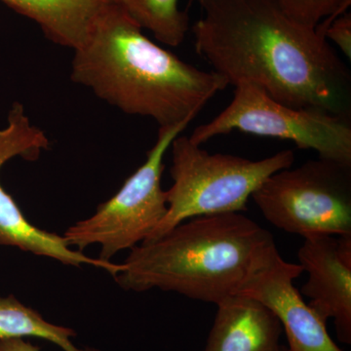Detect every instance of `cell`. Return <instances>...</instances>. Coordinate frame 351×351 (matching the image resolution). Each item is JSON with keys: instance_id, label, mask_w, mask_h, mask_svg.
Instances as JSON below:
<instances>
[{"instance_id": "1", "label": "cell", "mask_w": 351, "mask_h": 351, "mask_svg": "<svg viewBox=\"0 0 351 351\" xmlns=\"http://www.w3.org/2000/svg\"><path fill=\"white\" fill-rule=\"evenodd\" d=\"M196 53L228 85L250 83L288 107L351 119V73L325 36L276 0H197Z\"/></svg>"}, {"instance_id": "2", "label": "cell", "mask_w": 351, "mask_h": 351, "mask_svg": "<svg viewBox=\"0 0 351 351\" xmlns=\"http://www.w3.org/2000/svg\"><path fill=\"white\" fill-rule=\"evenodd\" d=\"M73 51V82L123 112L156 120L159 127L191 123L228 86L214 71L196 68L152 43L113 2Z\"/></svg>"}, {"instance_id": "3", "label": "cell", "mask_w": 351, "mask_h": 351, "mask_svg": "<svg viewBox=\"0 0 351 351\" xmlns=\"http://www.w3.org/2000/svg\"><path fill=\"white\" fill-rule=\"evenodd\" d=\"M278 253L271 233L243 214L195 217L131 249L114 279L126 291L159 289L217 306Z\"/></svg>"}, {"instance_id": "4", "label": "cell", "mask_w": 351, "mask_h": 351, "mask_svg": "<svg viewBox=\"0 0 351 351\" xmlns=\"http://www.w3.org/2000/svg\"><path fill=\"white\" fill-rule=\"evenodd\" d=\"M170 147L173 184L166 191L167 213L145 241L195 217L247 211L249 198L263 182L274 173L292 167L295 161L290 149L261 160L209 154L188 136H178Z\"/></svg>"}, {"instance_id": "5", "label": "cell", "mask_w": 351, "mask_h": 351, "mask_svg": "<svg viewBox=\"0 0 351 351\" xmlns=\"http://www.w3.org/2000/svg\"><path fill=\"white\" fill-rule=\"evenodd\" d=\"M189 124L159 127L156 145L147 152L144 164L94 215L64 233L71 248L82 252L98 245L99 258L110 262L119 252L131 250L151 237L167 213L166 191L161 186L164 156Z\"/></svg>"}, {"instance_id": "6", "label": "cell", "mask_w": 351, "mask_h": 351, "mask_svg": "<svg viewBox=\"0 0 351 351\" xmlns=\"http://www.w3.org/2000/svg\"><path fill=\"white\" fill-rule=\"evenodd\" d=\"M252 198L269 223L291 234L351 235V166L308 160L274 173Z\"/></svg>"}, {"instance_id": "7", "label": "cell", "mask_w": 351, "mask_h": 351, "mask_svg": "<svg viewBox=\"0 0 351 351\" xmlns=\"http://www.w3.org/2000/svg\"><path fill=\"white\" fill-rule=\"evenodd\" d=\"M234 130L291 141L299 149L317 152L319 158L351 166L350 119L288 107L250 83L237 84L230 106L212 121L196 127L189 138L201 145Z\"/></svg>"}, {"instance_id": "8", "label": "cell", "mask_w": 351, "mask_h": 351, "mask_svg": "<svg viewBox=\"0 0 351 351\" xmlns=\"http://www.w3.org/2000/svg\"><path fill=\"white\" fill-rule=\"evenodd\" d=\"M50 141L43 131L32 124L22 104H13L7 125L0 129V169L14 158L34 161L48 151ZM0 245L15 247L39 257L53 258L63 265L80 267L92 265L113 277L122 269L121 263L93 258L66 244L63 235L41 230L27 221L12 196L0 184Z\"/></svg>"}, {"instance_id": "9", "label": "cell", "mask_w": 351, "mask_h": 351, "mask_svg": "<svg viewBox=\"0 0 351 351\" xmlns=\"http://www.w3.org/2000/svg\"><path fill=\"white\" fill-rule=\"evenodd\" d=\"M298 258L308 276L302 294L324 322L334 319L338 339L350 345L351 235L306 237Z\"/></svg>"}, {"instance_id": "10", "label": "cell", "mask_w": 351, "mask_h": 351, "mask_svg": "<svg viewBox=\"0 0 351 351\" xmlns=\"http://www.w3.org/2000/svg\"><path fill=\"white\" fill-rule=\"evenodd\" d=\"M301 265L276 254L258 270L239 295L257 300L276 316L287 336L288 351H343L328 334L324 322L294 286Z\"/></svg>"}, {"instance_id": "11", "label": "cell", "mask_w": 351, "mask_h": 351, "mask_svg": "<svg viewBox=\"0 0 351 351\" xmlns=\"http://www.w3.org/2000/svg\"><path fill=\"white\" fill-rule=\"evenodd\" d=\"M218 311L203 351H279L283 329L276 315L257 300L235 295Z\"/></svg>"}, {"instance_id": "12", "label": "cell", "mask_w": 351, "mask_h": 351, "mask_svg": "<svg viewBox=\"0 0 351 351\" xmlns=\"http://www.w3.org/2000/svg\"><path fill=\"white\" fill-rule=\"evenodd\" d=\"M36 23L50 40L75 50L112 0H2Z\"/></svg>"}, {"instance_id": "13", "label": "cell", "mask_w": 351, "mask_h": 351, "mask_svg": "<svg viewBox=\"0 0 351 351\" xmlns=\"http://www.w3.org/2000/svg\"><path fill=\"white\" fill-rule=\"evenodd\" d=\"M75 336V330L48 322L40 313L25 306L14 295L0 297V341L36 338L50 341L64 351H98L78 348L73 343Z\"/></svg>"}, {"instance_id": "14", "label": "cell", "mask_w": 351, "mask_h": 351, "mask_svg": "<svg viewBox=\"0 0 351 351\" xmlns=\"http://www.w3.org/2000/svg\"><path fill=\"white\" fill-rule=\"evenodd\" d=\"M143 29L165 45L177 47L186 38L191 25L189 15L180 8V0H112Z\"/></svg>"}, {"instance_id": "15", "label": "cell", "mask_w": 351, "mask_h": 351, "mask_svg": "<svg viewBox=\"0 0 351 351\" xmlns=\"http://www.w3.org/2000/svg\"><path fill=\"white\" fill-rule=\"evenodd\" d=\"M281 8L293 19L317 27L323 21L338 17L346 12L351 0H276Z\"/></svg>"}, {"instance_id": "16", "label": "cell", "mask_w": 351, "mask_h": 351, "mask_svg": "<svg viewBox=\"0 0 351 351\" xmlns=\"http://www.w3.org/2000/svg\"><path fill=\"white\" fill-rule=\"evenodd\" d=\"M326 39H330L341 49L343 55L351 61V13L341 14L331 18L325 29Z\"/></svg>"}, {"instance_id": "17", "label": "cell", "mask_w": 351, "mask_h": 351, "mask_svg": "<svg viewBox=\"0 0 351 351\" xmlns=\"http://www.w3.org/2000/svg\"><path fill=\"white\" fill-rule=\"evenodd\" d=\"M0 351H40L24 339H2L0 341Z\"/></svg>"}, {"instance_id": "18", "label": "cell", "mask_w": 351, "mask_h": 351, "mask_svg": "<svg viewBox=\"0 0 351 351\" xmlns=\"http://www.w3.org/2000/svg\"><path fill=\"white\" fill-rule=\"evenodd\" d=\"M279 351H288L287 348H284V346H281L280 350Z\"/></svg>"}]
</instances>
